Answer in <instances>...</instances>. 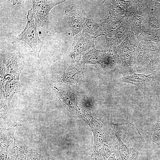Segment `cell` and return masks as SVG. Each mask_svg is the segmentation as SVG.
I'll use <instances>...</instances> for the list:
<instances>
[{
	"label": "cell",
	"instance_id": "6da1fadb",
	"mask_svg": "<svg viewBox=\"0 0 160 160\" xmlns=\"http://www.w3.org/2000/svg\"><path fill=\"white\" fill-rule=\"evenodd\" d=\"M154 0H133L129 17H131V31L138 37L142 33L143 21L153 12Z\"/></svg>",
	"mask_w": 160,
	"mask_h": 160
},
{
	"label": "cell",
	"instance_id": "7a4b0ae2",
	"mask_svg": "<svg viewBox=\"0 0 160 160\" xmlns=\"http://www.w3.org/2000/svg\"><path fill=\"white\" fill-rule=\"evenodd\" d=\"M26 26L22 32L17 36V39L25 42L32 49L34 54L39 57L44 43L38 36L37 26L33 17L32 9L28 10Z\"/></svg>",
	"mask_w": 160,
	"mask_h": 160
},
{
	"label": "cell",
	"instance_id": "3957f363",
	"mask_svg": "<svg viewBox=\"0 0 160 160\" xmlns=\"http://www.w3.org/2000/svg\"><path fill=\"white\" fill-rule=\"evenodd\" d=\"M65 1V0H32V13L37 26L43 27L52 8Z\"/></svg>",
	"mask_w": 160,
	"mask_h": 160
},
{
	"label": "cell",
	"instance_id": "277c9868",
	"mask_svg": "<svg viewBox=\"0 0 160 160\" xmlns=\"http://www.w3.org/2000/svg\"><path fill=\"white\" fill-rule=\"evenodd\" d=\"M95 39L84 30L74 37L70 55L72 60H77L87 50L95 47Z\"/></svg>",
	"mask_w": 160,
	"mask_h": 160
},
{
	"label": "cell",
	"instance_id": "5b68a950",
	"mask_svg": "<svg viewBox=\"0 0 160 160\" xmlns=\"http://www.w3.org/2000/svg\"><path fill=\"white\" fill-rule=\"evenodd\" d=\"M135 50L136 67H146L150 55V44L149 40L142 33L137 38Z\"/></svg>",
	"mask_w": 160,
	"mask_h": 160
},
{
	"label": "cell",
	"instance_id": "8992f818",
	"mask_svg": "<svg viewBox=\"0 0 160 160\" xmlns=\"http://www.w3.org/2000/svg\"><path fill=\"white\" fill-rule=\"evenodd\" d=\"M133 0H104L110 15L114 17H128Z\"/></svg>",
	"mask_w": 160,
	"mask_h": 160
},
{
	"label": "cell",
	"instance_id": "52a82bcc",
	"mask_svg": "<svg viewBox=\"0 0 160 160\" xmlns=\"http://www.w3.org/2000/svg\"><path fill=\"white\" fill-rule=\"evenodd\" d=\"M65 13L74 37L84 31L83 24L84 17L79 8L75 6L67 9Z\"/></svg>",
	"mask_w": 160,
	"mask_h": 160
},
{
	"label": "cell",
	"instance_id": "ba28073f",
	"mask_svg": "<svg viewBox=\"0 0 160 160\" xmlns=\"http://www.w3.org/2000/svg\"><path fill=\"white\" fill-rule=\"evenodd\" d=\"M106 123L95 118H92L90 126L94 135V152H100L105 135Z\"/></svg>",
	"mask_w": 160,
	"mask_h": 160
},
{
	"label": "cell",
	"instance_id": "9c48e42d",
	"mask_svg": "<svg viewBox=\"0 0 160 160\" xmlns=\"http://www.w3.org/2000/svg\"><path fill=\"white\" fill-rule=\"evenodd\" d=\"M156 78V75L155 72L148 75L134 73L132 75L123 77L121 80L123 82L144 87L154 86Z\"/></svg>",
	"mask_w": 160,
	"mask_h": 160
},
{
	"label": "cell",
	"instance_id": "30bf717a",
	"mask_svg": "<svg viewBox=\"0 0 160 160\" xmlns=\"http://www.w3.org/2000/svg\"><path fill=\"white\" fill-rule=\"evenodd\" d=\"M128 17H114L109 15L103 20L105 36L112 38L116 32L127 19Z\"/></svg>",
	"mask_w": 160,
	"mask_h": 160
},
{
	"label": "cell",
	"instance_id": "8fae6325",
	"mask_svg": "<svg viewBox=\"0 0 160 160\" xmlns=\"http://www.w3.org/2000/svg\"><path fill=\"white\" fill-rule=\"evenodd\" d=\"M83 28L84 31L95 38L101 36H105L102 20L84 17Z\"/></svg>",
	"mask_w": 160,
	"mask_h": 160
},
{
	"label": "cell",
	"instance_id": "7c38bea8",
	"mask_svg": "<svg viewBox=\"0 0 160 160\" xmlns=\"http://www.w3.org/2000/svg\"><path fill=\"white\" fill-rule=\"evenodd\" d=\"M117 65L121 70L124 71L132 70L136 67L135 50L118 54Z\"/></svg>",
	"mask_w": 160,
	"mask_h": 160
},
{
	"label": "cell",
	"instance_id": "4fadbf2b",
	"mask_svg": "<svg viewBox=\"0 0 160 160\" xmlns=\"http://www.w3.org/2000/svg\"><path fill=\"white\" fill-rule=\"evenodd\" d=\"M104 54L103 50H99L96 49L95 47H92L83 55L81 63L84 65L86 63L92 64H101Z\"/></svg>",
	"mask_w": 160,
	"mask_h": 160
},
{
	"label": "cell",
	"instance_id": "5bb4252c",
	"mask_svg": "<svg viewBox=\"0 0 160 160\" xmlns=\"http://www.w3.org/2000/svg\"><path fill=\"white\" fill-rule=\"evenodd\" d=\"M137 38L132 31H129L125 39L118 46V55L134 51L137 44Z\"/></svg>",
	"mask_w": 160,
	"mask_h": 160
},
{
	"label": "cell",
	"instance_id": "9a60e30c",
	"mask_svg": "<svg viewBox=\"0 0 160 160\" xmlns=\"http://www.w3.org/2000/svg\"><path fill=\"white\" fill-rule=\"evenodd\" d=\"M131 18L128 17L124 23L118 29L113 38L118 45L120 44L127 36L128 31L131 30Z\"/></svg>",
	"mask_w": 160,
	"mask_h": 160
},
{
	"label": "cell",
	"instance_id": "2e32d148",
	"mask_svg": "<svg viewBox=\"0 0 160 160\" xmlns=\"http://www.w3.org/2000/svg\"><path fill=\"white\" fill-rule=\"evenodd\" d=\"M143 28L160 29V16L155 11L143 21L142 29Z\"/></svg>",
	"mask_w": 160,
	"mask_h": 160
},
{
	"label": "cell",
	"instance_id": "e0dca14e",
	"mask_svg": "<svg viewBox=\"0 0 160 160\" xmlns=\"http://www.w3.org/2000/svg\"><path fill=\"white\" fill-rule=\"evenodd\" d=\"M142 33L148 39L155 43H160V29H142Z\"/></svg>",
	"mask_w": 160,
	"mask_h": 160
},
{
	"label": "cell",
	"instance_id": "ac0fdd59",
	"mask_svg": "<svg viewBox=\"0 0 160 160\" xmlns=\"http://www.w3.org/2000/svg\"><path fill=\"white\" fill-rule=\"evenodd\" d=\"M151 138L152 141L157 142L160 139V121H158L153 128Z\"/></svg>",
	"mask_w": 160,
	"mask_h": 160
},
{
	"label": "cell",
	"instance_id": "d6986e66",
	"mask_svg": "<svg viewBox=\"0 0 160 160\" xmlns=\"http://www.w3.org/2000/svg\"><path fill=\"white\" fill-rule=\"evenodd\" d=\"M154 11L160 16V1L159 0H154Z\"/></svg>",
	"mask_w": 160,
	"mask_h": 160
},
{
	"label": "cell",
	"instance_id": "ffe728a7",
	"mask_svg": "<svg viewBox=\"0 0 160 160\" xmlns=\"http://www.w3.org/2000/svg\"><path fill=\"white\" fill-rule=\"evenodd\" d=\"M9 1L12 3L14 5L16 4H23L25 1V0H11Z\"/></svg>",
	"mask_w": 160,
	"mask_h": 160
}]
</instances>
